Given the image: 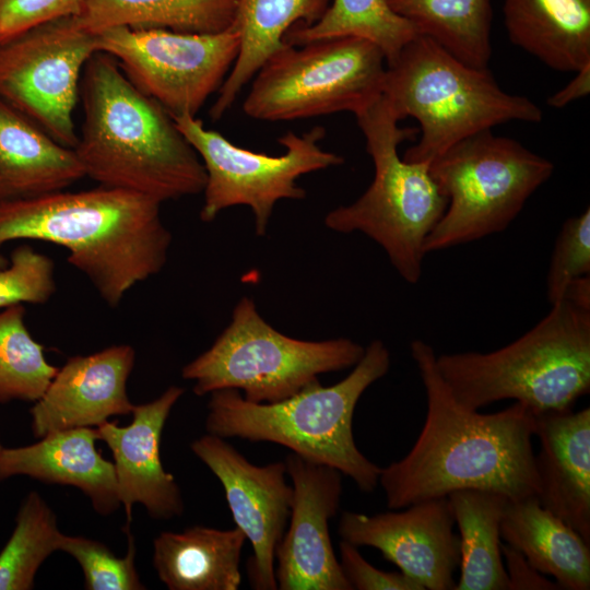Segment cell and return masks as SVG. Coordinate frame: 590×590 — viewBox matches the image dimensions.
<instances>
[{"label": "cell", "mask_w": 590, "mask_h": 590, "mask_svg": "<svg viewBox=\"0 0 590 590\" xmlns=\"http://www.w3.org/2000/svg\"><path fill=\"white\" fill-rule=\"evenodd\" d=\"M410 352L425 389L426 416L411 450L380 471L388 508L465 488L498 492L512 500L536 496L534 413L520 402L495 413L468 409L441 378L429 343L413 340Z\"/></svg>", "instance_id": "6da1fadb"}, {"label": "cell", "mask_w": 590, "mask_h": 590, "mask_svg": "<svg viewBox=\"0 0 590 590\" xmlns=\"http://www.w3.org/2000/svg\"><path fill=\"white\" fill-rule=\"evenodd\" d=\"M161 204L102 185L0 201V246L35 239L66 248L68 262L116 307L167 261L172 233L161 219Z\"/></svg>", "instance_id": "7a4b0ae2"}, {"label": "cell", "mask_w": 590, "mask_h": 590, "mask_svg": "<svg viewBox=\"0 0 590 590\" xmlns=\"http://www.w3.org/2000/svg\"><path fill=\"white\" fill-rule=\"evenodd\" d=\"M80 95L84 121L74 151L85 176L160 203L203 191L206 175L197 152L114 57L98 51L90 58Z\"/></svg>", "instance_id": "3957f363"}, {"label": "cell", "mask_w": 590, "mask_h": 590, "mask_svg": "<svg viewBox=\"0 0 590 590\" xmlns=\"http://www.w3.org/2000/svg\"><path fill=\"white\" fill-rule=\"evenodd\" d=\"M389 368V350L374 340L352 371L329 387L318 381L272 403L248 401L236 389L216 390L210 393L205 429L222 438L281 445L305 460L337 469L370 493L379 484L381 468L357 448L353 415L362 394Z\"/></svg>", "instance_id": "277c9868"}, {"label": "cell", "mask_w": 590, "mask_h": 590, "mask_svg": "<svg viewBox=\"0 0 590 590\" xmlns=\"http://www.w3.org/2000/svg\"><path fill=\"white\" fill-rule=\"evenodd\" d=\"M436 365L471 410L505 399L535 415L573 410L590 391V310L562 299L511 343L487 353L436 354Z\"/></svg>", "instance_id": "5b68a950"}, {"label": "cell", "mask_w": 590, "mask_h": 590, "mask_svg": "<svg viewBox=\"0 0 590 590\" xmlns=\"http://www.w3.org/2000/svg\"><path fill=\"white\" fill-rule=\"evenodd\" d=\"M382 95L400 121L413 117L420 139L403 160L430 164L456 143L512 121L540 122L541 108L509 94L488 68L465 64L433 39L417 35L387 64Z\"/></svg>", "instance_id": "8992f818"}, {"label": "cell", "mask_w": 590, "mask_h": 590, "mask_svg": "<svg viewBox=\"0 0 590 590\" xmlns=\"http://www.w3.org/2000/svg\"><path fill=\"white\" fill-rule=\"evenodd\" d=\"M355 117L373 160L374 178L353 203L331 210L324 224L338 233L368 236L385 250L399 275L415 284L422 276L426 238L442 216L447 199L428 164L400 157L399 144L414 140L418 129L400 128L384 95Z\"/></svg>", "instance_id": "52a82bcc"}, {"label": "cell", "mask_w": 590, "mask_h": 590, "mask_svg": "<svg viewBox=\"0 0 590 590\" xmlns=\"http://www.w3.org/2000/svg\"><path fill=\"white\" fill-rule=\"evenodd\" d=\"M365 347L347 338L306 341L285 335L258 312L252 298L236 304L213 344L181 369L194 394L236 389L256 403H272L319 381L318 376L358 363Z\"/></svg>", "instance_id": "ba28073f"}, {"label": "cell", "mask_w": 590, "mask_h": 590, "mask_svg": "<svg viewBox=\"0 0 590 590\" xmlns=\"http://www.w3.org/2000/svg\"><path fill=\"white\" fill-rule=\"evenodd\" d=\"M428 169L447 206L426 238V255L505 231L554 165L491 129L456 143Z\"/></svg>", "instance_id": "9c48e42d"}, {"label": "cell", "mask_w": 590, "mask_h": 590, "mask_svg": "<svg viewBox=\"0 0 590 590\" xmlns=\"http://www.w3.org/2000/svg\"><path fill=\"white\" fill-rule=\"evenodd\" d=\"M386 68L380 48L361 37L286 44L252 78L243 110L263 121L356 115L382 95Z\"/></svg>", "instance_id": "30bf717a"}, {"label": "cell", "mask_w": 590, "mask_h": 590, "mask_svg": "<svg viewBox=\"0 0 590 590\" xmlns=\"http://www.w3.org/2000/svg\"><path fill=\"white\" fill-rule=\"evenodd\" d=\"M173 118L205 169L200 219L208 223L225 209L246 205L253 213L258 236L266 235L278 201L306 197L297 184L300 176L344 162L342 156L321 149L319 142L326 130L320 126L302 134L286 132L278 139L284 153L271 156L237 146L221 133L205 129L196 116Z\"/></svg>", "instance_id": "8fae6325"}, {"label": "cell", "mask_w": 590, "mask_h": 590, "mask_svg": "<svg viewBox=\"0 0 590 590\" xmlns=\"http://www.w3.org/2000/svg\"><path fill=\"white\" fill-rule=\"evenodd\" d=\"M98 51L116 59L130 82L173 117L197 116L220 90L239 51L232 25L219 33L113 27L97 34Z\"/></svg>", "instance_id": "7c38bea8"}, {"label": "cell", "mask_w": 590, "mask_h": 590, "mask_svg": "<svg viewBox=\"0 0 590 590\" xmlns=\"http://www.w3.org/2000/svg\"><path fill=\"white\" fill-rule=\"evenodd\" d=\"M96 52L97 34L82 28L74 16L0 42V98L74 149L73 110L84 67Z\"/></svg>", "instance_id": "4fadbf2b"}, {"label": "cell", "mask_w": 590, "mask_h": 590, "mask_svg": "<svg viewBox=\"0 0 590 590\" xmlns=\"http://www.w3.org/2000/svg\"><path fill=\"white\" fill-rule=\"evenodd\" d=\"M190 448L221 482L233 520L252 546L247 563L250 586L276 590L275 551L293 502L285 462L256 465L225 438L209 433L193 440Z\"/></svg>", "instance_id": "5bb4252c"}, {"label": "cell", "mask_w": 590, "mask_h": 590, "mask_svg": "<svg viewBox=\"0 0 590 590\" xmlns=\"http://www.w3.org/2000/svg\"><path fill=\"white\" fill-rule=\"evenodd\" d=\"M365 515L342 512L338 534L355 546H371L423 590H453L460 564V538L447 497Z\"/></svg>", "instance_id": "9a60e30c"}, {"label": "cell", "mask_w": 590, "mask_h": 590, "mask_svg": "<svg viewBox=\"0 0 590 590\" xmlns=\"http://www.w3.org/2000/svg\"><path fill=\"white\" fill-rule=\"evenodd\" d=\"M293 486L288 524L275 551L280 590H352L334 553L329 521L342 497V473L290 452L285 457Z\"/></svg>", "instance_id": "2e32d148"}, {"label": "cell", "mask_w": 590, "mask_h": 590, "mask_svg": "<svg viewBox=\"0 0 590 590\" xmlns=\"http://www.w3.org/2000/svg\"><path fill=\"white\" fill-rule=\"evenodd\" d=\"M134 362L135 351L128 344L68 358L30 410L34 436L97 427L111 416L131 414L127 382Z\"/></svg>", "instance_id": "e0dca14e"}, {"label": "cell", "mask_w": 590, "mask_h": 590, "mask_svg": "<svg viewBox=\"0 0 590 590\" xmlns=\"http://www.w3.org/2000/svg\"><path fill=\"white\" fill-rule=\"evenodd\" d=\"M184 392V388L170 386L153 401L134 405L129 425L106 421L96 427L99 439L113 453L118 496L128 524L134 504L144 506L154 519H170L184 512L180 488L175 476L165 471L160 456L165 423Z\"/></svg>", "instance_id": "ac0fdd59"}, {"label": "cell", "mask_w": 590, "mask_h": 590, "mask_svg": "<svg viewBox=\"0 0 590 590\" xmlns=\"http://www.w3.org/2000/svg\"><path fill=\"white\" fill-rule=\"evenodd\" d=\"M534 436L539 502L590 543V409L538 414Z\"/></svg>", "instance_id": "d6986e66"}, {"label": "cell", "mask_w": 590, "mask_h": 590, "mask_svg": "<svg viewBox=\"0 0 590 590\" xmlns=\"http://www.w3.org/2000/svg\"><path fill=\"white\" fill-rule=\"evenodd\" d=\"M96 427L50 433L39 441L0 451V481L26 475L48 484L79 488L102 516L121 506L114 463L96 448Z\"/></svg>", "instance_id": "ffe728a7"}, {"label": "cell", "mask_w": 590, "mask_h": 590, "mask_svg": "<svg viewBox=\"0 0 590 590\" xmlns=\"http://www.w3.org/2000/svg\"><path fill=\"white\" fill-rule=\"evenodd\" d=\"M83 177L74 149L0 98V201L64 190Z\"/></svg>", "instance_id": "44dd1931"}, {"label": "cell", "mask_w": 590, "mask_h": 590, "mask_svg": "<svg viewBox=\"0 0 590 590\" xmlns=\"http://www.w3.org/2000/svg\"><path fill=\"white\" fill-rule=\"evenodd\" d=\"M500 536L559 589H590V543L541 505L535 495L508 499Z\"/></svg>", "instance_id": "7402d4cb"}, {"label": "cell", "mask_w": 590, "mask_h": 590, "mask_svg": "<svg viewBox=\"0 0 590 590\" xmlns=\"http://www.w3.org/2000/svg\"><path fill=\"white\" fill-rule=\"evenodd\" d=\"M246 541L237 527L163 531L153 541V566L169 590H237Z\"/></svg>", "instance_id": "603a6c76"}, {"label": "cell", "mask_w": 590, "mask_h": 590, "mask_svg": "<svg viewBox=\"0 0 590 590\" xmlns=\"http://www.w3.org/2000/svg\"><path fill=\"white\" fill-rule=\"evenodd\" d=\"M503 12L510 42L547 67L590 63V0H505Z\"/></svg>", "instance_id": "cb8c5ba5"}, {"label": "cell", "mask_w": 590, "mask_h": 590, "mask_svg": "<svg viewBox=\"0 0 590 590\" xmlns=\"http://www.w3.org/2000/svg\"><path fill=\"white\" fill-rule=\"evenodd\" d=\"M329 1L238 0L233 26L239 33V51L210 109L213 121L224 116L262 64L287 44L285 35L295 23L311 25Z\"/></svg>", "instance_id": "d4e9b609"}, {"label": "cell", "mask_w": 590, "mask_h": 590, "mask_svg": "<svg viewBox=\"0 0 590 590\" xmlns=\"http://www.w3.org/2000/svg\"><path fill=\"white\" fill-rule=\"evenodd\" d=\"M460 538V576L453 590H508L500 522L508 497L465 488L448 495Z\"/></svg>", "instance_id": "484cf974"}, {"label": "cell", "mask_w": 590, "mask_h": 590, "mask_svg": "<svg viewBox=\"0 0 590 590\" xmlns=\"http://www.w3.org/2000/svg\"><path fill=\"white\" fill-rule=\"evenodd\" d=\"M238 0H83L74 16L85 31L113 27L219 33L235 20Z\"/></svg>", "instance_id": "4316f807"}, {"label": "cell", "mask_w": 590, "mask_h": 590, "mask_svg": "<svg viewBox=\"0 0 590 590\" xmlns=\"http://www.w3.org/2000/svg\"><path fill=\"white\" fill-rule=\"evenodd\" d=\"M390 9L449 54L473 68L492 57V0H386Z\"/></svg>", "instance_id": "83f0119b"}, {"label": "cell", "mask_w": 590, "mask_h": 590, "mask_svg": "<svg viewBox=\"0 0 590 590\" xmlns=\"http://www.w3.org/2000/svg\"><path fill=\"white\" fill-rule=\"evenodd\" d=\"M417 35L415 27L396 14L386 0H331L315 23L292 27L285 42L299 46L324 38L361 37L377 45L390 64Z\"/></svg>", "instance_id": "f1b7e54d"}, {"label": "cell", "mask_w": 590, "mask_h": 590, "mask_svg": "<svg viewBox=\"0 0 590 590\" xmlns=\"http://www.w3.org/2000/svg\"><path fill=\"white\" fill-rule=\"evenodd\" d=\"M62 532L45 499L31 492L23 500L14 530L0 552V590H30L37 570L56 551Z\"/></svg>", "instance_id": "f546056e"}, {"label": "cell", "mask_w": 590, "mask_h": 590, "mask_svg": "<svg viewBox=\"0 0 590 590\" xmlns=\"http://www.w3.org/2000/svg\"><path fill=\"white\" fill-rule=\"evenodd\" d=\"M24 318L23 304L0 310V403H34L58 369L47 362L44 346L31 335Z\"/></svg>", "instance_id": "4dcf8cb0"}, {"label": "cell", "mask_w": 590, "mask_h": 590, "mask_svg": "<svg viewBox=\"0 0 590 590\" xmlns=\"http://www.w3.org/2000/svg\"><path fill=\"white\" fill-rule=\"evenodd\" d=\"M128 551L118 557L104 543L84 536L62 534L59 551L71 555L84 575L86 590H143L135 567V542L128 530Z\"/></svg>", "instance_id": "1f68e13d"}, {"label": "cell", "mask_w": 590, "mask_h": 590, "mask_svg": "<svg viewBox=\"0 0 590 590\" xmlns=\"http://www.w3.org/2000/svg\"><path fill=\"white\" fill-rule=\"evenodd\" d=\"M56 292L54 261L30 245L17 246L0 269V310L17 304L43 305Z\"/></svg>", "instance_id": "d6a6232c"}, {"label": "cell", "mask_w": 590, "mask_h": 590, "mask_svg": "<svg viewBox=\"0 0 590 590\" xmlns=\"http://www.w3.org/2000/svg\"><path fill=\"white\" fill-rule=\"evenodd\" d=\"M590 274V209L567 219L557 235L546 275L552 304L563 299L570 281Z\"/></svg>", "instance_id": "836d02e7"}, {"label": "cell", "mask_w": 590, "mask_h": 590, "mask_svg": "<svg viewBox=\"0 0 590 590\" xmlns=\"http://www.w3.org/2000/svg\"><path fill=\"white\" fill-rule=\"evenodd\" d=\"M83 0H0V42L35 26L76 16Z\"/></svg>", "instance_id": "e575fe53"}, {"label": "cell", "mask_w": 590, "mask_h": 590, "mask_svg": "<svg viewBox=\"0 0 590 590\" xmlns=\"http://www.w3.org/2000/svg\"><path fill=\"white\" fill-rule=\"evenodd\" d=\"M340 566L353 589L356 590H423L401 571H384L369 564L357 546L341 540L339 543Z\"/></svg>", "instance_id": "d590c367"}, {"label": "cell", "mask_w": 590, "mask_h": 590, "mask_svg": "<svg viewBox=\"0 0 590 590\" xmlns=\"http://www.w3.org/2000/svg\"><path fill=\"white\" fill-rule=\"evenodd\" d=\"M505 569L508 577V590H558L554 580L536 570L527 558L508 544H502Z\"/></svg>", "instance_id": "8d00e7d4"}, {"label": "cell", "mask_w": 590, "mask_h": 590, "mask_svg": "<svg viewBox=\"0 0 590 590\" xmlns=\"http://www.w3.org/2000/svg\"><path fill=\"white\" fill-rule=\"evenodd\" d=\"M590 92V63L576 71V75L562 90L547 99V105L563 108L566 105L585 97Z\"/></svg>", "instance_id": "74e56055"}, {"label": "cell", "mask_w": 590, "mask_h": 590, "mask_svg": "<svg viewBox=\"0 0 590 590\" xmlns=\"http://www.w3.org/2000/svg\"><path fill=\"white\" fill-rule=\"evenodd\" d=\"M563 299L590 310V274L574 279L567 285Z\"/></svg>", "instance_id": "f35d334b"}, {"label": "cell", "mask_w": 590, "mask_h": 590, "mask_svg": "<svg viewBox=\"0 0 590 590\" xmlns=\"http://www.w3.org/2000/svg\"><path fill=\"white\" fill-rule=\"evenodd\" d=\"M9 264V260L0 255V269Z\"/></svg>", "instance_id": "ab89813d"}, {"label": "cell", "mask_w": 590, "mask_h": 590, "mask_svg": "<svg viewBox=\"0 0 590 590\" xmlns=\"http://www.w3.org/2000/svg\"><path fill=\"white\" fill-rule=\"evenodd\" d=\"M2 448H3V446H2L1 442H0V451H1Z\"/></svg>", "instance_id": "60d3db41"}]
</instances>
